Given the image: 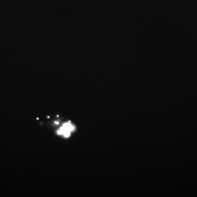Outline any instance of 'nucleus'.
Segmentation results:
<instances>
[{"label":"nucleus","mask_w":197,"mask_h":197,"mask_svg":"<svg viewBox=\"0 0 197 197\" xmlns=\"http://www.w3.org/2000/svg\"><path fill=\"white\" fill-rule=\"evenodd\" d=\"M58 134H59V135H61V134H63V132H62V130L61 129H60L58 131Z\"/></svg>","instance_id":"f257e3e1"},{"label":"nucleus","mask_w":197,"mask_h":197,"mask_svg":"<svg viewBox=\"0 0 197 197\" xmlns=\"http://www.w3.org/2000/svg\"><path fill=\"white\" fill-rule=\"evenodd\" d=\"M56 124H59V123H58V122H56Z\"/></svg>","instance_id":"f03ea898"}]
</instances>
